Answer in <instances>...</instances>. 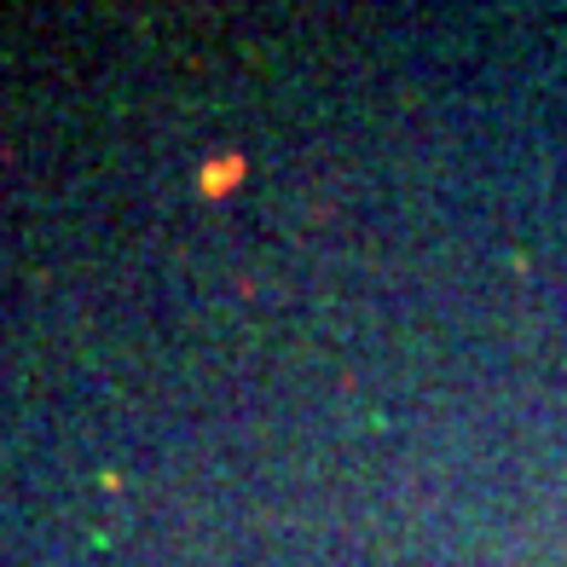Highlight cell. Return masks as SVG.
I'll return each instance as SVG.
<instances>
[{"label":"cell","instance_id":"obj_1","mask_svg":"<svg viewBox=\"0 0 567 567\" xmlns=\"http://www.w3.org/2000/svg\"><path fill=\"white\" fill-rule=\"evenodd\" d=\"M226 179H238V157H226V168H215L209 179H203V192H220Z\"/></svg>","mask_w":567,"mask_h":567}]
</instances>
